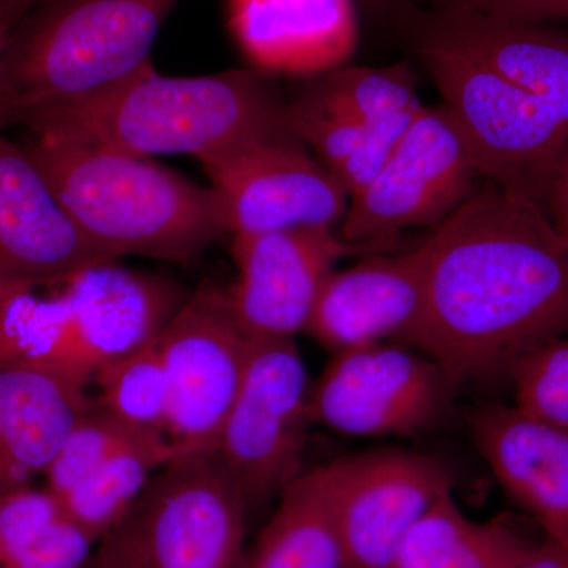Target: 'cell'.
<instances>
[{"instance_id": "obj_1", "label": "cell", "mask_w": 568, "mask_h": 568, "mask_svg": "<svg viewBox=\"0 0 568 568\" xmlns=\"http://www.w3.org/2000/svg\"><path fill=\"white\" fill-rule=\"evenodd\" d=\"M418 244L424 308L410 347L457 386L508 381L523 355L568 334V242L544 204L484 181Z\"/></svg>"}, {"instance_id": "obj_2", "label": "cell", "mask_w": 568, "mask_h": 568, "mask_svg": "<svg viewBox=\"0 0 568 568\" xmlns=\"http://www.w3.org/2000/svg\"><path fill=\"white\" fill-rule=\"evenodd\" d=\"M26 126L33 136L142 156L192 155L201 163L260 142L298 140L275 78L250 67L164 77L152 61L103 91L37 114Z\"/></svg>"}, {"instance_id": "obj_3", "label": "cell", "mask_w": 568, "mask_h": 568, "mask_svg": "<svg viewBox=\"0 0 568 568\" xmlns=\"http://www.w3.org/2000/svg\"><path fill=\"white\" fill-rule=\"evenodd\" d=\"M26 149L71 222L110 260L190 264L227 235L215 190L151 156L40 136Z\"/></svg>"}, {"instance_id": "obj_4", "label": "cell", "mask_w": 568, "mask_h": 568, "mask_svg": "<svg viewBox=\"0 0 568 568\" xmlns=\"http://www.w3.org/2000/svg\"><path fill=\"white\" fill-rule=\"evenodd\" d=\"M181 0H48L11 36L0 81V129L110 88L151 61Z\"/></svg>"}, {"instance_id": "obj_5", "label": "cell", "mask_w": 568, "mask_h": 568, "mask_svg": "<svg viewBox=\"0 0 568 568\" xmlns=\"http://www.w3.org/2000/svg\"><path fill=\"white\" fill-rule=\"evenodd\" d=\"M186 294L178 284L104 261L33 291L18 345L21 365L91 386L108 362L152 342Z\"/></svg>"}, {"instance_id": "obj_6", "label": "cell", "mask_w": 568, "mask_h": 568, "mask_svg": "<svg viewBox=\"0 0 568 568\" xmlns=\"http://www.w3.org/2000/svg\"><path fill=\"white\" fill-rule=\"evenodd\" d=\"M466 138L484 181L537 203L568 155V123L529 85L454 48L406 36Z\"/></svg>"}, {"instance_id": "obj_7", "label": "cell", "mask_w": 568, "mask_h": 568, "mask_svg": "<svg viewBox=\"0 0 568 568\" xmlns=\"http://www.w3.org/2000/svg\"><path fill=\"white\" fill-rule=\"evenodd\" d=\"M473 151L444 104L424 106L384 166L351 196L339 234L372 252L413 227L443 223L476 192Z\"/></svg>"}, {"instance_id": "obj_8", "label": "cell", "mask_w": 568, "mask_h": 568, "mask_svg": "<svg viewBox=\"0 0 568 568\" xmlns=\"http://www.w3.org/2000/svg\"><path fill=\"white\" fill-rule=\"evenodd\" d=\"M310 394L312 379L295 339H256L213 450L248 510L280 497L305 473Z\"/></svg>"}, {"instance_id": "obj_9", "label": "cell", "mask_w": 568, "mask_h": 568, "mask_svg": "<svg viewBox=\"0 0 568 568\" xmlns=\"http://www.w3.org/2000/svg\"><path fill=\"white\" fill-rule=\"evenodd\" d=\"M254 343L227 287L215 283L189 294L156 336L168 379L166 436L185 454L215 450Z\"/></svg>"}, {"instance_id": "obj_10", "label": "cell", "mask_w": 568, "mask_h": 568, "mask_svg": "<svg viewBox=\"0 0 568 568\" xmlns=\"http://www.w3.org/2000/svg\"><path fill=\"white\" fill-rule=\"evenodd\" d=\"M457 383L428 354L399 343L332 355L312 383L313 425L353 437H409L446 420Z\"/></svg>"}, {"instance_id": "obj_11", "label": "cell", "mask_w": 568, "mask_h": 568, "mask_svg": "<svg viewBox=\"0 0 568 568\" xmlns=\"http://www.w3.org/2000/svg\"><path fill=\"white\" fill-rule=\"evenodd\" d=\"M133 511L149 568H237L244 558L248 506L213 452L168 463Z\"/></svg>"}, {"instance_id": "obj_12", "label": "cell", "mask_w": 568, "mask_h": 568, "mask_svg": "<svg viewBox=\"0 0 568 568\" xmlns=\"http://www.w3.org/2000/svg\"><path fill=\"white\" fill-rule=\"evenodd\" d=\"M328 469L345 568H390L422 515L454 489L443 463L406 448L335 459Z\"/></svg>"}, {"instance_id": "obj_13", "label": "cell", "mask_w": 568, "mask_h": 568, "mask_svg": "<svg viewBox=\"0 0 568 568\" xmlns=\"http://www.w3.org/2000/svg\"><path fill=\"white\" fill-rule=\"evenodd\" d=\"M227 235L336 227L349 194L304 142L271 141L205 160Z\"/></svg>"}, {"instance_id": "obj_14", "label": "cell", "mask_w": 568, "mask_h": 568, "mask_svg": "<svg viewBox=\"0 0 568 568\" xmlns=\"http://www.w3.org/2000/svg\"><path fill=\"white\" fill-rule=\"evenodd\" d=\"M237 282L227 287L239 323L254 339L305 334L317 298L343 257L372 252L335 227L234 235Z\"/></svg>"}, {"instance_id": "obj_15", "label": "cell", "mask_w": 568, "mask_h": 568, "mask_svg": "<svg viewBox=\"0 0 568 568\" xmlns=\"http://www.w3.org/2000/svg\"><path fill=\"white\" fill-rule=\"evenodd\" d=\"M114 261L81 234L26 145L0 133V298Z\"/></svg>"}, {"instance_id": "obj_16", "label": "cell", "mask_w": 568, "mask_h": 568, "mask_svg": "<svg viewBox=\"0 0 568 568\" xmlns=\"http://www.w3.org/2000/svg\"><path fill=\"white\" fill-rule=\"evenodd\" d=\"M424 308V254H376L328 276L305 334L332 355L399 343L410 347Z\"/></svg>"}, {"instance_id": "obj_17", "label": "cell", "mask_w": 568, "mask_h": 568, "mask_svg": "<svg viewBox=\"0 0 568 568\" xmlns=\"http://www.w3.org/2000/svg\"><path fill=\"white\" fill-rule=\"evenodd\" d=\"M358 14L354 0H227L250 69L272 78L305 80L351 63Z\"/></svg>"}, {"instance_id": "obj_18", "label": "cell", "mask_w": 568, "mask_h": 568, "mask_svg": "<svg viewBox=\"0 0 568 568\" xmlns=\"http://www.w3.org/2000/svg\"><path fill=\"white\" fill-rule=\"evenodd\" d=\"M416 36L454 48L540 93L568 123V29L457 9H417L399 22Z\"/></svg>"}, {"instance_id": "obj_19", "label": "cell", "mask_w": 568, "mask_h": 568, "mask_svg": "<svg viewBox=\"0 0 568 568\" xmlns=\"http://www.w3.org/2000/svg\"><path fill=\"white\" fill-rule=\"evenodd\" d=\"M470 433L507 496L568 556V429L489 405L474 413Z\"/></svg>"}, {"instance_id": "obj_20", "label": "cell", "mask_w": 568, "mask_h": 568, "mask_svg": "<svg viewBox=\"0 0 568 568\" xmlns=\"http://www.w3.org/2000/svg\"><path fill=\"white\" fill-rule=\"evenodd\" d=\"M95 405L91 386L28 365H0V496L31 487Z\"/></svg>"}, {"instance_id": "obj_21", "label": "cell", "mask_w": 568, "mask_h": 568, "mask_svg": "<svg viewBox=\"0 0 568 568\" xmlns=\"http://www.w3.org/2000/svg\"><path fill=\"white\" fill-rule=\"evenodd\" d=\"M541 540L508 514L488 521L470 519L452 489L409 530L390 568H511Z\"/></svg>"}, {"instance_id": "obj_22", "label": "cell", "mask_w": 568, "mask_h": 568, "mask_svg": "<svg viewBox=\"0 0 568 568\" xmlns=\"http://www.w3.org/2000/svg\"><path fill=\"white\" fill-rule=\"evenodd\" d=\"M237 568H345L328 465L305 470L284 489Z\"/></svg>"}, {"instance_id": "obj_23", "label": "cell", "mask_w": 568, "mask_h": 568, "mask_svg": "<svg viewBox=\"0 0 568 568\" xmlns=\"http://www.w3.org/2000/svg\"><path fill=\"white\" fill-rule=\"evenodd\" d=\"M181 455L186 454L163 433H142L55 499L99 541L132 514L152 477Z\"/></svg>"}, {"instance_id": "obj_24", "label": "cell", "mask_w": 568, "mask_h": 568, "mask_svg": "<svg viewBox=\"0 0 568 568\" xmlns=\"http://www.w3.org/2000/svg\"><path fill=\"white\" fill-rule=\"evenodd\" d=\"M97 544L44 487L0 496V568H82Z\"/></svg>"}, {"instance_id": "obj_25", "label": "cell", "mask_w": 568, "mask_h": 568, "mask_svg": "<svg viewBox=\"0 0 568 568\" xmlns=\"http://www.w3.org/2000/svg\"><path fill=\"white\" fill-rule=\"evenodd\" d=\"M95 403L136 428L166 435L168 379L156 338L108 362L92 377Z\"/></svg>"}, {"instance_id": "obj_26", "label": "cell", "mask_w": 568, "mask_h": 568, "mask_svg": "<svg viewBox=\"0 0 568 568\" xmlns=\"http://www.w3.org/2000/svg\"><path fill=\"white\" fill-rule=\"evenodd\" d=\"M151 429L126 424L99 405L85 410L63 440L61 450L52 459L44 488L54 497H62L93 473L115 450L132 443Z\"/></svg>"}, {"instance_id": "obj_27", "label": "cell", "mask_w": 568, "mask_h": 568, "mask_svg": "<svg viewBox=\"0 0 568 568\" xmlns=\"http://www.w3.org/2000/svg\"><path fill=\"white\" fill-rule=\"evenodd\" d=\"M508 381L514 386L517 409L568 429V334L523 355Z\"/></svg>"}, {"instance_id": "obj_28", "label": "cell", "mask_w": 568, "mask_h": 568, "mask_svg": "<svg viewBox=\"0 0 568 568\" xmlns=\"http://www.w3.org/2000/svg\"><path fill=\"white\" fill-rule=\"evenodd\" d=\"M422 9H457L540 22H568V0H418Z\"/></svg>"}, {"instance_id": "obj_29", "label": "cell", "mask_w": 568, "mask_h": 568, "mask_svg": "<svg viewBox=\"0 0 568 568\" xmlns=\"http://www.w3.org/2000/svg\"><path fill=\"white\" fill-rule=\"evenodd\" d=\"M82 568H149L134 511L122 525L100 538Z\"/></svg>"}, {"instance_id": "obj_30", "label": "cell", "mask_w": 568, "mask_h": 568, "mask_svg": "<svg viewBox=\"0 0 568 568\" xmlns=\"http://www.w3.org/2000/svg\"><path fill=\"white\" fill-rule=\"evenodd\" d=\"M358 13H364L369 20L392 24H399L407 14L420 9L418 0H354Z\"/></svg>"}, {"instance_id": "obj_31", "label": "cell", "mask_w": 568, "mask_h": 568, "mask_svg": "<svg viewBox=\"0 0 568 568\" xmlns=\"http://www.w3.org/2000/svg\"><path fill=\"white\" fill-rule=\"evenodd\" d=\"M545 207L558 227L559 233L568 242V155L566 162L560 166L551 190H549Z\"/></svg>"}, {"instance_id": "obj_32", "label": "cell", "mask_w": 568, "mask_h": 568, "mask_svg": "<svg viewBox=\"0 0 568 568\" xmlns=\"http://www.w3.org/2000/svg\"><path fill=\"white\" fill-rule=\"evenodd\" d=\"M29 10L31 7L26 6L21 0H0V81H2L3 62H6L11 36Z\"/></svg>"}, {"instance_id": "obj_33", "label": "cell", "mask_w": 568, "mask_h": 568, "mask_svg": "<svg viewBox=\"0 0 568 568\" xmlns=\"http://www.w3.org/2000/svg\"><path fill=\"white\" fill-rule=\"evenodd\" d=\"M511 568H568V556L544 538L528 558Z\"/></svg>"}, {"instance_id": "obj_34", "label": "cell", "mask_w": 568, "mask_h": 568, "mask_svg": "<svg viewBox=\"0 0 568 568\" xmlns=\"http://www.w3.org/2000/svg\"><path fill=\"white\" fill-rule=\"evenodd\" d=\"M44 2H48V0H31L33 9H36V7H39V6H41V3H44Z\"/></svg>"}, {"instance_id": "obj_35", "label": "cell", "mask_w": 568, "mask_h": 568, "mask_svg": "<svg viewBox=\"0 0 568 568\" xmlns=\"http://www.w3.org/2000/svg\"><path fill=\"white\" fill-rule=\"evenodd\" d=\"M21 2H24L26 6L31 7V10L33 9L31 0H21Z\"/></svg>"}]
</instances>
